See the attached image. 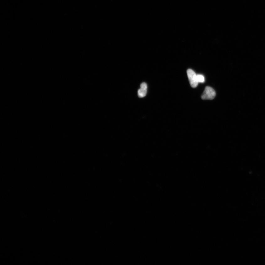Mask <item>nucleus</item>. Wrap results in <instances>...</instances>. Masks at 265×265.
I'll use <instances>...</instances> for the list:
<instances>
[{
	"label": "nucleus",
	"mask_w": 265,
	"mask_h": 265,
	"mask_svg": "<svg viewBox=\"0 0 265 265\" xmlns=\"http://www.w3.org/2000/svg\"><path fill=\"white\" fill-rule=\"evenodd\" d=\"M216 96V92L215 90L210 87H205L204 92L201 95V98L203 99H209L212 100L215 98Z\"/></svg>",
	"instance_id": "obj_1"
},
{
	"label": "nucleus",
	"mask_w": 265,
	"mask_h": 265,
	"mask_svg": "<svg viewBox=\"0 0 265 265\" xmlns=\"http://www.w3.org/2000/svg\"><path fill=\"white\" fill-rule=\"evenodd\" d=\"M187 73L191 86L193 88L196 87L199 83L197 79V75L191 69L188 70Z\"/></svg>",
	"instance_id": "obj_2"
},
{
	"label": "nucleus",
	"mask_w": 265,
	"mask_h": 265,
	"mask_svg": "<svg viewBox=\"0 0 265 265\" xmlns=\"http://www.w3.org/2000/svg\"><path fill=\"white\" fill-rule=\"evenodd\" d=\"M147 85L146 82H143L140 85V88L138 91V95L140 98H143L147 95Z\"/></svg>",
	"instance_id": "obj_3"
},
{
	"label": "nucleus",
	"mask_w": 265,
	"mask_h": 265,
	"mask_svg": "<svg viewBox=\"0 0 265 265\" xmlns=\"http://www.w3.org/2000/svg\"><path fill=\"white\" fill-rule=\"evenodd\" d=\"M197 79L199 83H203L205 82V78L204 76L201 74L197 75Z\"/></svg>",
	"instance_id": "obj_4"
}]
</instances>
